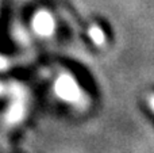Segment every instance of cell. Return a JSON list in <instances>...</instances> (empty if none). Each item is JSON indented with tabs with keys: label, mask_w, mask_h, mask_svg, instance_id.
Here are the masks:
<instances>
[{
	"label": "cell",
	"mask_w": 154,
	"mask_h": 153,
	"mask_svg": "<svg viewBox=\"0 0 154 153\" xmlns=\"http://www.w3.org/2000/svg\"><path fill=\"white\" fill-rule=\"evenodd\" d=\"M56 94L68 103H76L81 99L82 94L79 84L70 75H61L56 81Z\"/></svg>",
	"instance_id": "cell-1"
},
{
	"label": "cell",
	"mask_w": 154,
	"mask_h": 153,
	"mask_svg": "<svg viewBox=\"0 0 154 153\" xmlns=\"http://www.w3.org/2000/svg\"><path fill=\"white\" fill-rule=\"evenodd\" d=\"M34 30L41 35H50L54 31V19L46 11L38 12L32 20Z\"/></svg>",
	"instance_id": "cell-2"
},
{
	"label": "cell",
	"mask_w": 154,
	"mask_h": 153,
	"mask_svg": "<svg viewBox=\"0 0 154 153\" xmlns=\"http://www.w3.org/2000/svg\"><path fill=\"white\" fill-rule=\"evenodd\" d=\"M89 37L92 38V41L96 43V45H101V43H104V39H106V38H104L103 30L97 26H93L92 29L89 30Z\"/></svg>",
	"instance_id": "cell-3"
},
{
	"label": "cell",
	"mask_w": 154,
	"mask_h": 153,
	"mask_svg": "<svg viewBox=\"0 0 154 153\" xmlns=\"http://www.w3.org/2000/svg\"><path fill=\"white\" fill-rule=\"evenodd\" d=\"M147 103H149V106L152 107V110L154 111V94L150 95V96L147 98Z\"/></svg>",
	"instance_id": "cell-4"
}]
</instances>
